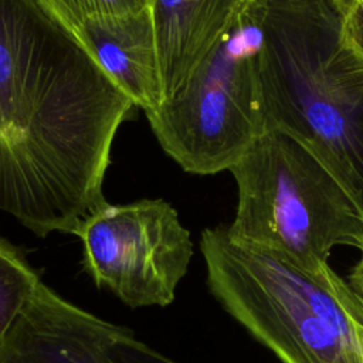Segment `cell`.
<instances>
[{"label": "cell", "instance_id": "6da1fadb", "mask_svg": "<svg viewBox=\"0 0 363 363\" xmlns=\"http://www.w3.org/2000/svg\"><path fill=\"white\" fill-rule=\"evenodd\" d=\"M136 109L44 0H0V211L75 234Z\"/></svg>", "mask_w": 363, "mask_h": 363}, {"label": "cell", "instance_id": "7a4b0ae2", "mask_svg": "<svg viewBox=\"0 0 363 363\" xmlns=\"http://www.w3.org/2000/svg\"><path fill=\"white\" fill-rule=\"evenodd\" d=\"M267 130L315 155L363 213V58L330 0H258Z\"/></svg>", "mask_w": 363, "mask_h": 363}, {"label": "cell", "instance_id": "3957f363", "mask_svg": "<svg viewBox=\"0 0 363 363\" xmlns=\"http://www.w3.org/2000/svg\"><path fill=\"white\" fill-rule=\"evenodd\" d=\"M214 298L282 363H363V299L332 267L312 271L206 228Z\"/></svg>", "mask_w": 363, "mask_h": 363}, {"label": "cell", "instance_id": "277c9868", "mask_svg": "<svg viewBox=\"0 0 363 363\" xmlns=\"http://www.w3.org/2000/svg\"><path fill=\"white\" fill-rule=\"evenodd\" d=\"M238 203L228 235L312 271L329 267L335 247L363 251V213L305 146L267 130L230 169Z\"/></svg>", "mask_w": 363, "mask_h": 363}, {"label": "cell", "instance_id": "5b68a950", "mask_svg": "<svg viewBox=\"0 0 363 363\" xmlns=\"http://www.w3.org/2000/svg\"><path fill=\"white\" fill-rule=\"evenodd\" d=\"M262 52L259 3L247 0L184 86L146 115L159 145L183 170H230L267 132Z\"/></svg>", "mask_w": 363, "mask_h": 363}, {"label": "cell", "instance_id": "8992f818", "mask_svg": "<svg viewBox=\"0 0 363 363\" xmlns=\"http://www.w3.org/2000/svg\"><path fill=\"white\" fill-rule=\"evenodd\" d=\"M75 235L94 282L130 308L172 303L193 255L189 230L162 199L106 203L81 223Z\"/></svg>", "mask_w": 363, "mask_h": 363}, {"label": "cell", "instance_id": "52a82bcc", "mask_svg": "<svg viewBox=\"0 0 363 363\" xmlns=\"http://www.w3.org/2000/svg\"><path fill=\"white\" fill-rule=\"evenodd\" d=\"M0 363H180L40 281L0 345Z\"/></svg>", "mask_w": 363, "mask_h": 363}, {"label": "cell", "instance_id": "ba28073f", "mask_svg": "<svg viewBox=\"0 0 363 363\" xmlns=\"http://www.w3.org/2000/svg\"><path fill=\"white\" fill-rule=\"evenodd\" d=\"M65 24L138 109L147 115L160 108L164 95L149 7L136 14Z\"/></svg>", "mask_w": 363, "mask_h": 363}, {"label": "cell", "instance_id": "9c48e42d", "mask_svg": "<svg viewBox=\"0 0 363 363\" xmlns=\"http://www.w3.org/2000/svg\"><path fill=\"white\" fill-rule=\"evenodd\" d=\"M247 0H149L164 101L174 96Z\"/></svg>", "mask_w": 363, "mask_h": 363}, {"label": "cell", "instance_id": "30bf717a", "mask_svg": "<svg viewBox=\"0 0 363 363\" xmlns=\"http://www.w3.org/2000/svg\"><path fill=\"white\" fill-rule=\"evenodd\" d=\"M23 252L0 238V345L40 284Z\"/></svg>", "mask_w": 363, "mask_h": 363}, {"label": "cell", "instance_id": "8fae6325", "mask_svg": "<svg viewBox=\"0 0 363 363\" xmlns=\"http://www.w3.org/2000/svg\"><path fill=\"white\" fill-rule=\"evenodd\" d=\"M65 23L136 14L147 9L149 0H44Z\"/></svg>", "mask_w": 363, "mask_h": 363}, {"label": "cell", "instance_id": "7c38bea8", "mask_svg": "<svg viewBox=\"0 0 363 363\" xmlns=\"http://www.w3.org/2000/svg\"><path fill=\"white\" fill-rule=\"evenodd\" d=\"M339 13L343 38L363 58V0H330Z\"/></svg>", "mask_w": 363, "mask_h": 363}, {"label": "cell", "instance_id": "4fadbf2b", "mask_svg": "<svg viewBox=\"0 0 363 363\" xmlns=\"http://www.w3.org/2000/svg\"><path fill=\"white\" fill-rule=\"evenodd\" d=\"M350 286L362 296L363 299V251H362V257L357 261V264L352 268V272L349 275V281Z\"/></svg>", "mask_w": 363, "mask_h": 363}]
</instances>
